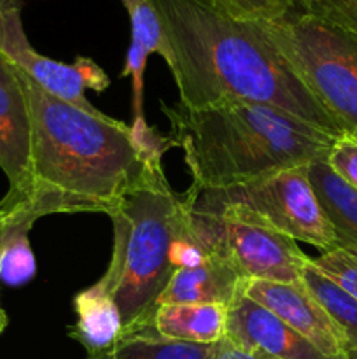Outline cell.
I'll use <instances>...</instances> for the list:
<instances>
[{
    "instance_id": "obj_1",
    "label": "cell",
    "mask_w": 357,
    "mask_h": 359,
    "mask_svg": "<svg viewBox=\"0 0 357 359\" xmlns=\"http://www.w3.org/2000/svg\"><path fill=\"white\" fill-rule=\"evenodd\" d=\"M170 48L178 104L202 109L226 100L272 105L329 135H343L261 21L237 20L209 0H150Z\"/></svg>"
},
{
    "instance_id": "obj_2",
    "label": "cell",
    "mask_w": 357,
    "mask_h": 359,
    "mask_svg": "<svg viewBox=\"0 0 357 359\" xmlns=\"http://www.w3.org/2000/svg\"><path fill=\"white\" fill-rule=\"evenodd\" d=\"M31 121V196L59 212H111L168 149L146 121L132 126L52 97L18 70Z\"/></svg>"
},
{
    "instance_id": "obj_3",
    "label": "cell",
    "mask_w": 357,
    "mask_h": 359,
    "mask_svg": "<svg viewBox=\"0 0 357 359\" xmlns=\"http://www.w3.org/2000/svg\"><path fill=\"white\" fill-rule=\"evenodd\" d=\"M168 142L181 147L195 188L247 184L286 168L328 160L336 137L272 105L226 100L202 109L161 104Z\"/></svg>"
},
{
    "instance_id": "obj_4",
    "label": "cell",
    "mask_w": 357,
    "mask_h": 359,
    "mask_svg": "<svg viewBox=\"0 0 357 359\" xmlns=\"http://www.w3.org/2000/svg\"><path fill=\"white\" fill-rule=\"evenodd\" d=\"M161 160L163 154H156L140 181L107 214L114 245L98 283L118 305L122 337L154 333L158 302L177 270L174 242L184 226L188 205L168 184Z\"/></svg>"
},
{
    "instance_id": "obj_5",
    "label": "cell",
    "mask_w": 357,
    "mask_h": 359,
    "mask_svg": "<svg viewBox=\"0 0 357 359\" xmlns=\"http://www.w3.org/2000/svg\"><path fill=\"white\" fill-rule=\"evenodd\" d=\"M261 27L343 135L357 139V41L303 11Z\"/></svg>"
},
{
    "instance_id": "obj_6",
    "label": "cell",
    "mask_w": 357,
    "mask_h": 359,
    "mask_svg": "<svg viewBox=\"0 0 357 359\" xmlns=\"http://www.w3.org/2000/svg\"><path fill=\"white\" fill-rule=\"evenodd\" d=\"M192 233L205 255L226 259L244 280L301 284L308 256L296 241L233 207H210L186 191Z\"/></svg>"
},
{
    "instance_id": "obj_7",
    "label": "cell",
    "mask_w": 357,
    "mask_h": 359,
    "mask_svg": "<svg viewBox=\"0 0 357 359\" xmlns=\"http://www.w3.org/2000/svg\"><path fill=\"white\" fill-rule=\"evenodd\" d=\"M189 191L200 203L233 207L294 241H303L321 249L322 252L336 248V233L315 196L307 165L286 168L247 184L224 189L191 186Z\"/></svg>"
},
{
    "instance_id": "obj_8",
    "label": "cell",
    "mask_w": 357,
    "mask_h": 359,
    "mask_svg": "<svg viewBox=\"0 0 357 359\" xmlns=\"http://www.w3.org/2000/svg\"><path fill=\"white\" fill-rule=\"evenodd\" d=\"M0 55L52 97L88 112H100L86 98V90L104 91L111 79L94 60L77 56L74 63L48 58L34 49L24 34L21 4L0 11Z\"/></svg>"
},
{
    "instance_id": "obj_9",
    "label": "cell",
    "mask_w": 357,
    "mask_h": 359,
    "mask_svg": "<svg viewBox=\"0 0 357 359\" xmlns=\"http://www.w3.org/2000/svg\"><path fill=\"white\" fill-rule=\"evenodd\" d=\"M241 291L280 321L314 344L322 354L345 359L346 342L338 326L312 297L304 284H282L270 280H244Z\"/></svg>"
},
{
    "instance_id": "obj_10",
    "label": "cell",
    "mask_w": 357,
    "mask_h": 359,
    "mask_svg": "<svg viewBox=\"0 0 357 359\" xmlns=\"http://www.w3.org/2000/svg\"><path fill=\"white\" fill-rule=\"evenodd\" d=\"M0 168L9 181L7 198L31 195V121L18 69L0 55Z\"/></svg>"
},
{
    "instance_id": "obj_11",
    "label": "cell",
    "mask_w": 357,
    "mask_h": 359,
    "mask_svg": "<svg viewBox=\"0 0 357 359\" xmlns=\"http://www.w3.org/2000/svg\"><path fill=\"white\" fill-rule=\"evenodd\" d=\"M224 339L245 351H258L276 359H335L322 354L275 314L245 297L241 287L227 307Z\"/></svg>"
},
{
    "instance_id": "obj_12",
    "label": "cell",
    "mask_w": 357,
    "mask_h": 359,
    "mask_svg": "<svg viewBox=\"0 0 357 359\" xmlns=\"http://www.w3.org/2000/svg\"><path fill=\"white\" fill-rule=\"evenodd\" d=\"M241 279L237 270L219 256L209 255L192 269H178L161 293L163 304H217L230 307L240 291Z\"/></svg>"
},
{
    "instance_id": "obj_13",
    "label": "cell",
    "mask_w": 357,
    "mask_h": 359,
    "mask_svg": "<svg viewBox=\"0 0 357 359\" xmlns=\"http://www.w3.org/2000/svg\"><path fill=\"white\" fill-rule=\"evenodd\" d=\"M4 200L13 205V210H10L6 231H4L2 249H0V283L9 284V286H21L34 279L35 270H37L28 235L35 221L38 217L49 216V212L31 195L27 198L4 196Z\"/></svg>"
},
{
    "instance_id": "obj_14",
    "label": "cell",
    "mask_w": 357,
    "mask_h": 359,
    "mask_svg": "<svg viewBox=\"0 0 357 359\" xmlns=\"http://www.w3.org/2000/svg\"><path fill=\"white\" fill-rule=\"evenodd\" d=\"M227 307L217 304H163L156 309L153 330L161 339L214 346L226 337Z\"/></svg>"
},
{
    "instance_id": "obj_15",
    "label": "cell",
    "mask_w": 357,
    "mask_h": 359,
    "mask_svg": "<svg viewBox=\"0 0 357 359\" xmlns=\"http://www.w3.org/2000/svg\"><path fill=\"white\" fill-rule=\"evenodd\" d=\"M74 311L77 319L69 328V337L86 349L88 356L104 353L121 340V314L100 283L76 294Z\"/></svg>"
},
{
    "instance_id": "obj_16",
    "label": "cell",
    "mask_w": 357,
    "mask_h": 359,
    "mask_svg": "<svg viewBox=\"0 0 357 359\" xmlns=\"http://www.w3.org/2000/svg\"><path fill=\"white\" fill-rule=\"evenodd\" d=\"M310 184L336 233L338 245H357V189L340 177L326 160L307 165Z\"/></svg>"
},
{
    "instance_id": "obj_17",
    "label": "cell",
    "mask_w": 357,
    "mask_h": 359,
    "mask_svg": "<svg viewBox=\"0 0 357 359\" xmlns=\"http://www.w3.org/2000/svg\"><path fill=\"white\" fill-rule=\"evenodd\" d=\"M301 280L331 321L338 326L346 342V351L357 349V298L322 273L312 258L304 263Z\"/></svg>"
},
{
    "instance_id": "obj_18",
    "label": "cell",
    "mask_w": 357,
    "mask_h": 359,
    "mask_svg": "<svg viewBox=\"0 0 357 359\" xmlns=\"http://www.w3.org/2000/svg\"><path fill=\"white\" fill-rule=\"evenodd\" d=\"M210 351L212 346L175 342L156 333H142L122 337L111 349L86 359H209Z\"/></svg>"
},
{
    "instance_id": "obj_19",
    "label": "cell",
    "mask_w": 357,
    "mask_h": 359,
    "mask_svg": "<svg viewBox=\"0 0 357 359\" xmlns=\"http://www.w3.org/2000/svg\"><path fill=\"white\" fill-rule=\"evenodd\" d=\"M132 23V42L147 53H158L164 62L170 60V48L163 34L160 16L150 0H121Z\"/></svg>"
},
{
    "instance_id": "obj_20",
    "label": "cell",
    "mask_w": 357,
    "mask_h": 359,
    "mask_svg": "<svg viewBox=\"0 0 357 359\" xmlns=\"http://www.w3.org/2000/svg\"><path fill=\"white\" fill-rule=\"evenodd\" d=\"M312 262L322 273L357 298V245H338Z\"/></svg>"
},
{
    "instance_id": "obj_21",
    "label": "cell",
    "mask_w": 357,
    "mask_h": 359,
    "mask_svg": "<svg viewBox=\"0 0 357 359\" xmlns=\"http://www.w3.org/2000/svg\"><path fill=\"white\" fill-rule=\"evenodd\" d=\"M209 2L237 20L275 21L293 13L300 0H209Z\"/></svg>"
},
{
    "instance_id": "obj_22",
    "label": "cell",
    "mask_w": 357,
    "mask_h": 359,
    "mask_svg": "<svg viewBox=\"0 0 357 359\" xmlns=\"http://www.w3.org/2000/svg\"><path fill=\"white\" fill-rule=\"evenodd\" d=\"M298 6L357 41V0H300Z\"/></svg>"
},
{
    "instance_id": "obj_23",
    "label": "cell",
    "mask_w": 357,
    "mask_h": 359,
    "mask_svg": "<svg viewBox=\"0 0 357 359\" xmlns=\"http://www.w3.org/2000/svg\"><path fill=\"white\" fill-rule=\"evenodd\" d=\"M326 161L340 177L357 189V139L346 135L336 139Z\"/></svg>"
},
{
    "instance_id": "obj_24",
    "label": "cell",
    "mask_w": 357,
    "mask_h": 359,
    "mask_svg": "<svg viewBox=\"0 0 357 359\" xmlns=\"http://www.w3.org/2000/svg\"><path fill=\"white\" fill-rule=\"evenodd\" d=\"M209 359H276V358L258 353V351H245L241 349V347H237L234 344H231L227 339H223L217 344H214Z\"/></svg>"
},
{
    "instance_id": "obj_25",
    "label": "cell",
    "mask_w": 357,
    "mask_h": 359,
    "mask_svg": "<svg viewBox=\"0 0 357 359\" xmlns=\"http://www.w3.org/2000/svg\"><path fill=\"white\" fill-rule=\"evenodd\" d=\"M10 210H13V205H10L7 200L2 198V202H0V249H2L4 231H6L7 221H9V217H10Z\"/></svg>"
},
{
    "instance_id": "obj_26",
    "label": "cell",
    "mask_w": 357,
    "mask_h": 359,
    "mask_svg": "<svg viewBox=\"0 0 357 359\" xmlns=\"http://www.w3.org/2000/svg\"><path fill=\"white\" fill-rule=\"evenodd\" d=\"M7 328V314L4 312V309L0 307V333Z\"/></svg>"
},
{
    "instance_id": "obj_27",
    "label": "cell",
    "mask_w": 357,
    "mask_h": 359,
    "mask_svg": "<svg viewBox=\"0 0 357 359\" xmlns=\"http://www.w3.org/2000/svg\"><path fill=\"white\" fill-rule=\"evenodd\" d=\"M14 4H21V2H20V0H0V11H2L4 7L14 6Z\"/></svg>"
},
{
    "instance_id": "obj_28",
    "label": "cell",
    "mask_w": 357,
    "mask_h": 359,
    "mask_svg": "<svg viewBox=\"0 0 357 359\" xmlns=\"http://www.w3.org/2000/svg\"><path fill=\"white\" fill-rule=\"evenodd\" d=\"M345 359H357V349H349V351H346Z\"/></svg>"
}]
</instances>
